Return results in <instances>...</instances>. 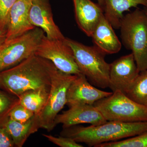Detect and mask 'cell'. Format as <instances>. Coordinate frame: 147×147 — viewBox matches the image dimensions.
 Masks as SVG:
<instances>
[{
  "instance_id": "obj_27",
  "label": "cell",
  "mask_w": 147,
  "mask_h": 147,
  "mask_svg": "<svg viewBox=\"0 0 147 147\" xmlns=\"http://www.w3.org/2000/svg\"><path fill=\"white\" fill-rule=\"evenodd\" d=\"M98 2V3L99 4V5L100 6H101V7L102 6V5H103V1L102 0H97Z\"/></svg>"
},
{
  "instance_id": "obj_7",
  "label": "cell",
  "mask_w": 147,
  "mask_h": 147,
  "mask_svg": "<svg viewBox=\"0 0 147 147\" xmlns=\"http://www.w3.org/2000/svg\"><path fill=\"white\" fill-rule=\"evenodd\" d=\"M45 32L37 27L5 41L0 47V72L15 66L34 55Z\"/></svg>"
},
{
  "instance_id": "obj_26",
  "label": "cell",
  "mask_w": 147,
  "mask_h": 147,
  "mask_svg": "<svg viewBox=\"0 0 147 147\" xmlns=\"http://www.w3.org/2000/svg\"><path fill=\"white\" fill-rule=\"evenodd\" d=\"M7 31L0 30V47L5 42L6 39Z\"/></svg>"
},
{
  "instance_id": "obj_15",
  "label": "cell",
  "mask_w": 147,
  "mask_h": 147,
  "mask_svg": "<svg viewBox=\"0 0 147 147\" xmlns=\"http://www.w3.org/2000/svg\"><path fill=\"white\" fill-rule=\"evenodd\" d=\"M96 47L105 55L118 53L121 48V43L116 35L113 27L104 14L95 28L91 36Z\"/></svg>"
},
{
  "instance_id": "obj_17",
  "label": "cell",
  "mask_w": 147,
  "mask_h": 147,
  "mask_svg": "<svg viewBox=\"0 0 147 147\" xmlns=\"http://www.w3.org/2000/svg\"><path fill=\"white\" fill-rule=\"evenodd\" d=\"M3 125L12 137L15 146L17 147H23L29 137L40 129L35 115L24 123L13 120L9 117Z\"/></svg>"
},
{
  "instance_id": "obj_18",
  "label": "cell",
  "mask_w": 147,
  "mask_h": 147,
  "mask_svg": "<svg viewBox=\"0 0 147 147\" xmlns=\"http://www.w3.org/2000/svg\"><path fill=\"white\" fill-rule=\"evenodd\" d=\"M50 90L41 88L25 92L18 98L19 103L35 115H38L47 101Z\"/></svg>"
},
{
  "instance_id": "obj_6",
  "label": "cell",
  "mask_w": 147,
  "mask_h": 147,
  "mask_svg": "<svg viewBox=\"0 0 147 147\" xmlns=\"http://www.w3.org/2000/svg\"><path fill=\"white\" fill-rule=\"evenodd\" d=\"M76 76L63 73L55 66L47 101L39 114L35 115L40 128L50 131L56 126L55 118L66 104L67 90Z\"/></svg>"
},
{
  "instance_id": "obj_10",
  "label": "cell",
  "mask_w": 147,
  "mask_h": 147,
  "mask_svg": "<svg viewBox=\"0 0 147 147\" xmlns=\"http://www.w3.org/2000/svg\"><path fill=\"white\" fill-rule=\"evenodd\" d=\"M113 93L98 89L81 73L76 75L69 87L66 104L69 107L79 104L93 105L96 101L110 96Z\"/></svg>"
},
{
  "instance_id": "obj_11",
  "label": "cell",
  "mask_w": 147,
  "mask_h": 147,
  "mask_svg": "<svg viewBox=\"0 0 147 147\" xmlns=\"http://www.w3.org/2000/svg\"><path fill=\"white\" fill-rule=\"evenodd\" d=\"M69 108L56 117L55 121L56 126L60 124H62L63 128L84 123L99 125L107 121L94 105L79 104Z\"/></svg>"
},
{
  "instance_id": "obj_19",
  "label": "cell",
  "mask_w": 147,
  "mask_h": 147,
  "mask_svg": "<svg viewBox=\"0 0 147 147\" xmlns=\"http://www.w3.org/2000/svg\"><path fill=\"white\" fill-rule=\"evenodd\" d=\"M125 94L135 102L147 107V69L139 72Z\"/></svg>"
},
{
  "instance_id": "obj_3",
  "label": "cell",
  "mask_w": 147,
  "mask_h": 147,
  "mask_svg": "<svg viewBox=\"0 0 147 147\" xmlns=\"http://www.w3.org/2000/svg\"><path fill=\"white\" fill-rule=\"evenodd\" d=\"M65 41L73 50L75 61L81 73L96 88L110 86V64L105 54L95 46H89L69 38Z\"/></svg>"
},
{
  "instance_id": "obj_21",
  "label": "cell",
  "mask_w": 147,
  "mask_h": 147,
  "mask_svg": "<svg viewBox=\"0 0 147 147\" xmlns=\"http://www.w3.org/2000/svg\"><path fill=\"white\" fill-rule=\"evenodd\" d=\"M19 98L0 88V122H4L13 107L19 103Z\"/></svg>"
},
{
  "instance_id": "obj_23",
  "label": "cell",
  "mask_w": 147,
  "mask_h": 147,
  "mask_svg": "<svg viewBox=\"0 0 147 147\" xmlns=\"http://www.w3.org/2000/svg\"><path fill=\"white\" fill-rule=\"evenodd\" d=\"M16 1L0 0V30H7L10 11Z\"/></svg>"
},
{
  "instance_id": "obj_29",
  "label": "cell",
  "mask_w": 147,
  "mask_h": 147,
  "mask_svg": "<svg viewBox=\"0 0 147 147\" xmlns=\"http://www.w3.org/2000/svg\"><path fill=\"white\" fill-rule=\"evenodd\" d=\"M3 123H4L0 122V125H1L3 124Z\"/></svg>"
},
{
  "instance_id": "obj_5",
  "label": "cell",
  "mask_w": 147,
  "mask_h": 147,
  "mask_svg": "<svg viewBox=\"0 0 147 147\" xmlns=\"http://www.w3.org/2000/svg\"><path fill=\"white\" fill-rule=\"evenodd\" d=\"M107 121L123 122L147 121V107L135 102L120 91L93 105Z\"/></svg>"
},
{
  "instance_id": "obj_16",
  "label": "cell",
  "mask_w": 147,
  "mask_h": 147,
  "mask_svg": "<svg viewBox=\"0 0 147 147\" xmlns=\"http://www.w3.org/2000/svg\"><path fill=\"white\" fill-rule=\"evenodd\" d=\"M103 14L114 28L119 29L123 13L132 7L147 5V0H102Z\"/></svg>"
},
{
  "instance_id": "obj_9",
  "label": "cell",
  "mask_w": 147,
  "mask_h": 147,
  "mask_svg": "<svg viewBox=\"0 0 147 147\" xmlns=\"http://www.w3.org/2000/svg\"><path fill=\"white\" fill-rule=\"evenodd\" d=\"M110 65L109 88L113 92L125 94L140 72L133 54L121 57Z\"/></svg>"
},
{
  "instance_id": "obj_28",
  "label": "cell",
  "mask_w": 147,
  "mask_h": 147,
  "mask_svg": "<svg viewBox=\"0 0 147 147\" xmlns=\"http://www.w3.org/2000/svg\"><path fill=\"white\" fill-rule=\"evenodd\" d=\"M144 11L145 13L147 15V5L146 6L144 7Z\"/></svg>"
},
{
  "instance_id": "obj_22",
  "label": "cell",
  "mask_w": 147,
  "mask_h": 147,
  "mask_svg": "<svg viewBox=\"0 0 147 147\" xmlns=\"http://www.w3.org/2000/svg\"><path fill=\"white\" fill-rule=\"evenodd\" d=\"M34 115V113L19 103L11 110L9 117L13 120L24 123L30 119Z\"/></svg>"
},
{
  "instance_id": "obj_13",
  "label": "cell",
  "mask_w": 147,
  "mask_h": 147,
  "mask_svg": "<svg viewBox=\"0 0 147 147\" xmlns=\"http://www.w3.org/2000/svg\"><path fill=\"white\" fill-rule=\"evenodd\" d=\"M32 0H17L10 11L5 41L17 37L35 27L29 18Z\"/></svg>"
},
{
  "instance_id": "obj_2",
  "label": "cell",
  "mask_w": 147,
  "mask_h": 147,
  "mask_svg": "<svg viewBox=\"0 0 147 147\" xmlns=\"http://www.w3.org/2000/svg\"><path fill=\"white\" fill-rule=\"evenodd\" d=\"M146 131L147 121H107L99 125H76L63 128L61 135L70 137L79 143H85L90 147H96L102 143L134 137Z\"/></svg>"
},
{
  "instance_id": "obj_20",
  "label": "cell",
  "mask_w": 147,
  "mask_h": 147,
  "mask_svg": "<svg viewBox=\"0 0 147 147\" xmlns=\"http://www.w3.org/2000/svg\"><path fill=\"white\" fill-rule=\"evenodd\" d=\"M96 147H147V131L121 141L102 143Z\"/></svg>"
},
{
  "instance_id": "obj_14",
  "label": "cell",
  "mask_w": 147,
  "mask_h": 147,
  "mask_svg": "<svg viewBox=\"0 0 147 147\" xmlns=\"http://www.w3.org/2000/svg\"><path fill=\"white\" fill-rule=\"evenodd\" d=\"M76 22L79 28L91 36L95 28L103 15L101 6L91 0H73Z\"/></svg>"
},
{
  "instance_id": "obj_24",
  "label": "cell",
  "mask_w": 147,
  "mask_h": 147,
  "mask_svg": "<svg viewBox=\"0 0 147 147\" xmlns=\"http://www.w3.org/2000/svg\"><path fill=\"white\" fill-rule=\"evenodd\" d=\"M42 136L56 145L61 147H83V146L70 137L61 136L55 137L53 135L42 134Z\"/></svg>"
},
{
  "instance_id": "obj_12",
  "label": "cell",
  "mask_w": 147,
  "mask_h": 147,
  "mask_svg": "<svg viewBox=\"0 0 147 147\" xmlns=\"http://www.w3.org/2000/svg\"><path fill=\"white\" fill-rule=\"evenodd\" d=\"M29 18L32 25L42 29L48 38L65 39V37L54 22L49 0H32Z\"/></svg>"
},
{
  "instance_id": "obj_25",
  "label": "cell",
  "mask_w": 147,
  "mask_h": 147,
  "mask_svg": "<svg viewBox=\"0 0 147 147\" xmlns=\"http://www.w3.org/2000/svg\"><path fill=\"white\" fill-rule=\"evenodd\" d=\"M15 146L12 137L3 123L0 125V147Z\"/></svg>"
},
{
  "instance_id": "obj_8",
  "label": "cell",
  "mask_w": 147,
  "mask_h": 147,
  "mask_svg": "<svg viewBox=\"0 0 147 147\" xmlns=\"http://www.w3.org/2000/svg\"><path fill=\"white\" fill-rule=\"evenodd\" d=\"M35 55L50 61L56 68L63 73L71 75L81 73L73 50L66 42L65 38L52 39L44 36Z\"/></svg>"
},
{
  "instance_id": "obj_4",
  "label": "cell",
  "mask_w": 147,
  "mask_h": 147,
  "mask_svg": "<svg viewBox=\"0 0 147 147\" xmlns=\"http://www.w3.org/2000/svg\"><path fill=\"white\" fill-rule=\"evenodd\" d=\"M121 37L125 47L131 50L139 71L147 69V15L137 9L123 16Z\"/></svg>"
},
{
  "instance_id": "obj_1",
  "label": "cell",
  "mask_w": 147,
  "mask_h": 147,
  "mask_svg": "<svg viewBox=\"0 0 147 147\" xmlns=\"http://www.w3.org/2000/svg\"><path fill=\"white\" fill-rule=\"evenodd\" d=\"M55 65L33 55L15 66L0 72V88L18 98L31 90L50 89Z\"/></svg>"
}]
</instances>
